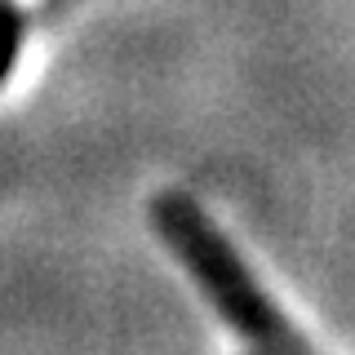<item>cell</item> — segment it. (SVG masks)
I'll use <instances>...</instances> for the list:
<instances>
[{
	"label": "cell",
	"instance_id": "obj_2",
	"mask_svg": "<svg viewBox=\"0 0 355 355\" xmlns=\"http://www.w3.org/2000/svg\"><path fill=\"white\" fill-rule=\"evenodd\" d=\"M18 49H22V14H18V5L0 0V85H5L9 71H14Z\"/></svg>",
	"mask_w": 355,
	"mask_h": 355
},
{
	"label": "cell",
	"instance_id": "obj_1",
	"mask_svg": "<svg viewBox=\"0 0 355 355\" xmlns=\"http://www.w3.org/2000/svg\"><path fill=\"white\" fill-rule=\"evenodd\" d=\"M151 222L160 231V240L173 249V258L196 275V284L205 288V297L222 311L231 329L240 333L249 347L258 351H306L311 342L284 320V311L258 288L249 275V266L240 262V253L231 249V240L200 214V205L182 191H164L151 200Z\"/></svg>",
	"mask_w": 355,
	"mask_h": 355
}]
</instances>
